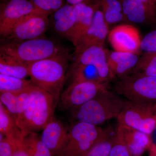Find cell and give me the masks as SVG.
<instances>
[{
  "instance_id": "20",
  "label": "cell",
  "mask_w": 156,
  "mask_h": 156,
  "mask_svg": "<svg viewBox=\"0 0 156 156\" xmlns=\"http://www.w3.org/2000/svg\"><path fill=\"white\" fill-rule=\"evenodd\" d=\"M0 74L25 79L29 76L28 64L16 57L0 52Z\"/></svg>"
},
{
  "instance_id": "17",
  "label": "cell",
  "mask_w": 156,
  "mask_h": 156,
  "mask_svg": "<svg viewBox=\"0 0 156 156\" xmlns=\"http://www.w3.org/2000/svg\"><path fill=\"white\" fill-rule=\"evenodd\" d=\"M69 130L61 121L53 118L43 129L41 137L53 156H56L67 137Z\"/></svg>"
},
{
  "instance_id": "13",
  "label": "cell",
  "mask_w": 156,
  "mask_h": 156,
  "mask_svg": "<svg viewBox=\"0 0 156 156\" xmlns=\"http://www.w3.org/2000/svg\"><path fill=\"white\" fill-rule=\"evenodd\" d=\"M74 62L94 66L103 82L114 80L108 63L106 49L104 47L93 46L86 49L75 55Z\"/></svg>"
},
{
  "instance_id": "21",
  "label": "cell",
  "mask_w": 156,
  "mask_h": 156,
  "mask_svg": "<svg viewBox=\"0 0 156 156\" xmlns=\"http://www.w3.org/2000/svg\"><path fill=\"white\" fill-rule=\"evenodd\" d=\"M68 78L69 84L83 82H103L94 66L74 62L69 72Z\"/></svg>"
},
{
  "instance_id": "12",
  "label": "cell",
  "mask_w": 156,
  "mask_h": 156,
  "mask_svg": "<svg viewBox=\"0 0 156 156\" xmlns=\"http://www.w3.org/2000/svg\"><path fill=\"white\" fill-rule=\"evenodd\" d=\"M108 41L115 50L138 54L140 50L139 31L133 26L121 24L109 32Z\"/></svg>"
},
{
  "instance_id": "9",
  "label": "cell",
  "mask_w": 156,
  "mask_h": 156,
  "mask_svg": "<svg viewBox=\"0 0 156 156\" xmlns=\"http://www.w3.org/2000/svg\"><path fill=\"white\" fill-rule=\"evenodd\" d=\"M34 13L43 14L36 9L30 0H9L1 4L0 35L2 39L5 38L20 21Z\"/></svg>"
},
{
  "instance_id": "29",
  "label": "cell",
  "mask_w": 156,
  "mask_h": 156,
  "mask_svg": "<svg viewBox=\"0 0 156 156\" xmlns=\"http://www.w3.org/2000/svg\"><path fill=\"white\" fill-rule=\"evenodd\" d=\"M19 92H1L0 93V102L8 110L14 120L17 113V98Z\"/></svg>"
},
{
  "instance_id": "23",
  "label": "cell",
  "mask_w": 156,
  "mask_h": 156,
  "mask_svg": "<svg viewBox=\"0 0 156 156\" xmlns=\"http://www.w3.org/2000/svg\"><path fill=\"white\" fill-rule=\"evenodd\" d=\"M108 25L126 21L122 2L119 0H96Z\"/></svg>"
},
{
  "instance_id": "22",
  "label": "cell",
  "mask_w": 156,
  "mask_h": 156,
  "mask_svg": "<svg viewBox=\"0 0 156 156\" xmlns=\"http://www.w3.org/2000/svg\"><path fill=\"white\" fill-rule=\"evenodd\" d=\"M116 128H103L99 139L89 150L86 156H109L114 142Z\"/></svg>"
},
{
  "instance_id": "4",
  "label": "cell",
  "mask_w": 156,
  "mask_h": 156,
  "mask_svg": "<svg viewBox=\"0 0 156 156\" xmlns=\"http://www.w3.org/2000/svg\"><path fill=\"white\" fill-rule=\"evenodd\" d=\"M2 41L0 52L16 57L27 64L69 52L59 43L44 37L20 41L3 40Z\"/></svg>"
},
{
  "instance_id": "32",
  "label": "cell",
  "mask_w": 156,
  "mask_h": 156,
  "mask_svg": "<svg viewBox=\"0 0 156 156\" xmlns=\"http://www.w3.org/2000/svg\"><path fill=\"white\" fill-rule=\"evenodd\" d=\"M140 49L144 53L156 52V28L141 39Z\"/></svg>"
},
{
  "instance_id": "1",
  "label": "cell",
  "mask_w": 156,
  "mask_h": 156,
  "mask_svg": "<svg viewBox=\"0 0 156 156\" xmlns=\"http://www.w3.org/2000/svg\"><path fill=\"white\" fill-rule=\"evenodd\" d=\"M70 59V55L67 52L27 64L33 83L52 95L58 103Z\"/></svg>"
},
{
  "instance_id": "28",
  "label": "cell",
  "mask_w": 156,
  "mask_h": 156,
  "mask_svg": "<svg viewBox=\"0 0 156 156\" xmlns=\"http://www.w3.org/2000/svg\"><path fill=\"white\" fill-rule=\"evenodd\" d=\"M36 9L49 16L64 5L65 0H30Z\"/></svg>"
},
{
  "instance_id": "31",
  "label": "cell",
  "mask_w": 156,
  "mask_h": 156,
  "mask_svg": "<svg viewBox=\"0 0 156 156\" xmlns=\"http://www.w3.org/2000/svg\"><path fill=\"white\" fill-rule=\"evenodd\" d=\"M109 156H131L126 143L116 130L114 142Z\"/></svg>"
},
{
  "instance_id": "37",
  "label": "cell",
  "mask_w": 156,
  "mask_h": 156,
  "mask_svg": "<svg viewBox=\"0 0 156 156\" xmlns=\"http://www.w3.org/2000/svg\"><path fill=\"white\" fill-rule=\"evenodd\" d=\"M3 1H4L5 2H8V1H9V0H3Z\"/></svg>"
},
{
  "instance_id": "6",
  "label": "cell",
  "mask_w": 156,
  "mask_h": 156,
  "mask_svg": "<svg viewBox=\"0 0 156 156\" xmlns=\"http://www.w3.org/2000/svg\"><path fill=\"white\" fill-rule=\"evenodd\" d=\"M114 87L127 100L156 104V76L128 75L115 79Z\"/></svg>"
},
{
  "instance_id": "33",
  "label": "cell",
  "mask_w": 156,
  "mask_h": 156,
  "mask_svg": "<svg viewBox=\"0 0 156 156\" xmlns=\"http://www.w3.org/2000/svg\"><path fill=\"white\" fill-rule=\"evenodd\" d=\"M9 138L11 140L13 144V151L12 156H30L24 145L23 142L24 138L22 139H16L13 137Z\"/></svg>"
},
{
  "instance_id": "7",
  "label": "cell",
  "mask_w": 156,
  "mask_h": 156,
  "mask_svg": "<svg viewBox=\"0 0 156 156\" xmlns=\"http://www.w3.org/2000/svg\"><path fill=\"white\" fill-rule=\"evenodd\" d=\"M118 123L150 135L156 128V104L127 100Z\"/></svg>"
},
{
  "instance_id": "35",
  "label": "cell",
  "mask_w": 156,
  "mask_h": 156,
  "mask_svg": "<svg viewBox=\"0 0 156 156\" xmlns=\"http://www.w3.org/2000/svg\"><path fill=\"white\" fill-rule=\"evenodd\" d=\"M66 1L67 4H69V5H75L77 4H79L85 2L87 0H65Z\"/></svg>"
},
{
  "instance_id": "25",
  "label": "cell",
  "mask_w": 156,
  "mask_h": 156,
  "mask_svg": "<svg viewBox=\"0 0 156 156\" xmlns=\"http://www.w3.org/2000/svg\"><path fill=\"white\" fill-rule=\"evenodd\" d=\"M129 75L156 76V52L144 53Z\"/></svg>"
},
{
  "instance_id": "36",
  "label": "cell",
  "mask_w": 156,
  "mask_h": 156,
  "mask_svg": "<svg viewBox=\"0 0 156 156\" xmlns=\"http://www.w3.org/2000/svg\"><path fill=\"white\" fill-rule=\"evenodd\" d=\"M151 146V153L150 156H156V146L155 145H152Z\"/></svg>"
},
{
  "instance_id": "8",
  "label": "cell",
  "mask_w": 156,
  "mask_h": 156,
  "mask_svg": "<svg viewBox=\"0 0 156 156\" xmlns=\"http://www.w3.org/2000/svg\"><path fill=\"white\" fill-rule=\"evenodd\" d=\"M110 82H88L69 84L61 94L58 108L71 111L88 102L104 90L109 89Z\"/></svg>"
},
{
  "instance_id": "30",
  "label": "cell",
  "mask_w": 156,
  "mask_h": 156,
  "mask_svg": "<svg viewBox=\"0 0 156 156\" xmlns=\"http://www.w3.org/2000/svg\"><path fill=\"white\" fill-rule=\"evenodd\" d=\"M33 84L28 89L18 93L17 98V116L15 120L17 126L22 119V117L28 105L30 97L31 88Z\"/></svg>"
},
{
  "instance_id": "11",
  "label": "cell",
  "mask_w": 156,
  "mask_h": 156,
  "mask_svg": "<svg viewBox=\"0 0 156 156\" xmlns=\"http://www.w3.org/2000/svg\"><path fill=\"white\" fill-rule=\"evenodd\" d=\"M108 33V24L105 21L103 12L98 3L91 25L74 46L75 55L93 46L104 47Z\"/></svg>"
},
{
  "instance_id": "3",
  "label": "cell",
  "mask_w": 156,
  "mask_h": 156,
  "mask_svg": "<svg viewBox=\"0 0 156 156\" xmlns=\"http://www.w3.org/2000/svg\"><path fill=\"white\" fill-rule=\"evenodd\" d=\"M58 103L52 95L33 84L28 105L17 125L23 137L30 132L43 130L54 118Z\"/></svg>"
},
{
  "instance_id": "16",
  "label": "cell",
  "mask_w": 156,
  "mask_h": 156,
  "mask_svg": "<svg viewBox=\"0 0 156 156\" xmlns=\"http://www.w3.org/2000/svg\"><path fill=\"white\" fill-rule=\"evenodd\" d=\"M116 130L126 143L131 156H141L151 146L149 135L118 123Z\"/></svg>"
},
{
  "instance_id": "14",
  "label": "cell",
  "mask_w": 156,
  "mask_h": 156,
  "mask_svg": "<svg viewBox=\"0 0 156 156\" xmlns=\"http://www.w3.org/2000/svg\"><path fill=\"white\" fill-rule=\"evenodd\" d=\"M126 21L138 24L156 22V6L140 0H122Z\"/></svg>"
},
{
  "instance_id": "2",
  "label": "cell",
  "mask_w": 156,
  "mask_h": 156,
  "mask_svg": "<svg viewBox=\"0 0 156 156\" xmlns=\"http://www.w3.org/2000/svg\"><path fill=\"white\" fill-rule=\"evenodd\" d=\"M109 89L104 90L88 102L73 109L70 114L75 122H82L99 126L117 118L127 100Z\"/></svg>"
},
{
  "instance_id": "10",
  "label": "cell",
  "mask_w": 156,
  "mask_h": 156,
  "mask_svg": "<svg viewBox=\"0 0 156 156\" xmlns=\"http://www.w3.org/2000/svg\"><path fill=\"white\" fill-rule=\"evenodd\" d=\"M48 16L41 13L30 14L17 23L2 40L20 41L44 37L49 24Z\"/></svg>"
},
{
  "instance_id": "15",
  "label": "cell",
  "mask_w": 156,
  "mask_h": 156,
  "mask_svg": "<svg viewBox=\"0 0 156 156\" xmlns=\"http://www.w3.org/2000/svg\"><path fill=\"white\" fill-rule=\"evenodd\" d=\"M108 63L114 80L130 74L139 59L137 54L106 49Z\"/></svg>"
},
{
  "instance_id": "19",
  "label": "cell",
  "mask_w": 156,
  "mask_h": 156,
  "mask_svg": "<svg viewBox=\"0 0 156 156\" xmlns=\"http://www.w3.org/2000/svg\"><path fill=\"white\" fill-rule=\"evenodd\" d=\"M76 14L74 7L65 4L52 14V23L55 30L62 36L70 39L74 28Z\"/></svg>"
},
{
  "instance_id": "34",
  "label": "cell",
  "mask_w": 156,
  "mask_h": 156,
  "mask_svg": "<svg viewBox=\"0 0 156 156\" xmlns=\"http://www.w3.org/2000/svg\"><path fill=\"white\" fill-rule=\"evenodd\" d=\"M13 144L9 137L5 136L0 141V156H13Z\"/></svg>"
},
{
  "instance_id": "26",
  "label": "cell",
  "mask_w": 156,
  "mask_h": 156,
  "mask_svg": "<svg viewBox=\"0 0 156 156\" xmlns=\"http://www.w3.org/2000/svg\"><path fill=\"white\" fill-rule=\"evenodd\" d=\"M23 142L30 156H53L36 132H30L25 136Z\"/></svg>"
},
{
  "instance_id": "24",
  "label": "cell",
  "mask_w": 156,
  "mask_h": 156,
  "mask_svg": "<svg viewBox=\"0 0 156 156\" xmlns=\"http://www.w3.org/2000/svg\"><path fill=\"white\" fill-rule=\"evenodd\" d=\"M0 134L5 136L21 139L24 138L14 117L0 102Z\"/></svg>"
},
{
  "instance_id": "5",
  "label": "cell",
  "mask_w": 156,
  "mask_h": 156,
  "mask_svg": "<svg viewBox=\"0 0 156 156\" xmlns=\"http://www.w3.org/2000/svg\"><path fill=\"white\" fill-rule=\"evenodd\" d=\"M103 128L88 123L75 122L56 156H86L99 139Z\"/></svg>"
},
{
  "instance_id": "27",
  "label": "cell",
  "mask_w": 156,
  "mask_h": 156,
  "mask_svg": "<svg viewBox=\"0 0 156 156\" xmlns=\"http://www.w3.org/2000/svg\"><path fill=\"white\" fill-rule=\"evenodd\" d=\"M33 84L30 80L20 79L0 74V92H20Z\"/></svg>"
},
{
  "instance_id": "18",
  "label": "cell",
  "mask_w": 156,
  "mask_h": 156,
  "mask_svg": "<svg viewBox=\"0 0 156 156\" xmlns=\"http://www.w3.org/2000/svg\"><path fill=\"white\" fill-rule=\"evenodd\" d=\"M97 5L96 0L95 3L87 0L73 5L75 10L76 20L74 28L69 41L74 46L91 25Z\"/></svg>"
}]
</instances>
